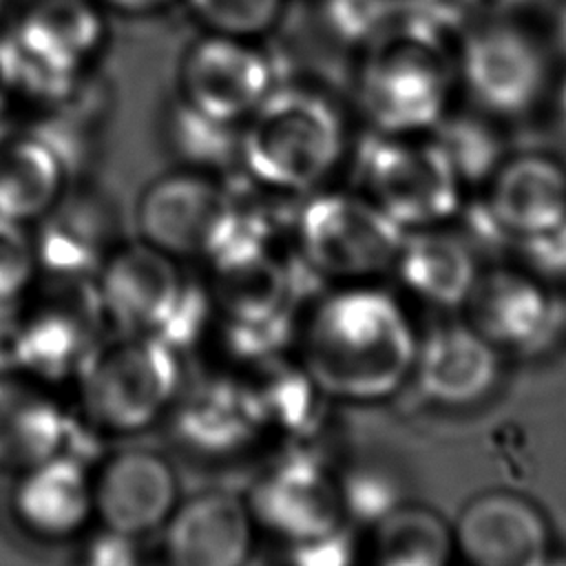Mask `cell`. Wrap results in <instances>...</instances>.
Listing matches in <instances>:
<instances>
[{"instance_id":"74e56055","label":"cell","mask_w":566,"mask_h":566,"mask_svg":"<svg viewBox=\"0 0 566 566\" xmlns=\"http://www.w3.org/2000/svg\"><path fill=\"white\" fill-rule=\"evenodd\" d=\"M559 40H562V46H564V51H566V18H564L562 24H559Z\"/></svg>"},{"instance_id":"e0dca14e","label":"cell","mask_w":566,"mask_h":566,"mask_svg":"<svg viewBox=\"0 0 566 566\" xmlns=\"http://www.w3.org/2000/svg\"><path fill=\"white\" fill-rule=\"evenodd\" d=\"M7 511L31 542L75 544L95 524L93 462L66 449L11 475Z\"/></svg>"},{"instance_id":"30bf717a","label":"cell","mask_w":566,"mask_h":566,"mask_svg":"<svg viewBox=\"0 0 566 566\" xmlns=\"http://www.w3.org/2000/svg\"><path fill=\"white\" fill-rule=\"evenodd\" d=\"M201 283L219 321L252 327L296 321L294 259L281 243L254 232L243 230L208 259Z\"/></svg>"},{"instance_id":"8992f818","label":"cell","mask_w":566,"mask_h":566,"mask_svg":"<svg viewBox=\"0 0 566 566\" xmlns=\"http://www.w3.org/2000/svg\"><path fill=\"white\" fill-rule=\"evenodd\" d=\"M135 223L157 250L203 265L243 232V206L230 179L170 168L139 192Z\"/></svg>"},{"instance_id":"836d02e7","label":"cell","mask_w":566,"mask_h":566,"mask_svg":"<svg viewBox=\"0 0 566 566\" xmlns=\"http://www.w3.org/2000/svg\"><path fill=\"white\" fill-rule=\"evenodd\" d=\"M80 555L77 559L93 566H124L139 562V539L119 535L99 524H93L77 542Z\"/></svg>"},{"instance_id":"cb8c5ba5","label":"cell","mask_w":566,"mask_h":566,"mask_svg":"<svg viewBox=\"0 0 566 566\" xmlns=\"http://www.w3.org/2000/svg\"><path fill=\"white\" fill-rule=\"evenodd\" d=\"M462 77L480 108L497 117H515L539 102L546 64L526 35L500 27L469 40L462 53Z\"/></svg>"},{"instance_id":"2e32d148","label":"cell","mask_w":566,"mask_h":566,"mask_svg":"<svg viewBox=\"0 0 566 566\" xmlns=\"http://www.w3.org/2000/svg\"><path fill=\"white\" fill-rule=\"evenodd\" d=\"M478 232L489 241H524L566 221V164L526 150L506 155L484 184L475 208Z\"/></svg>"},{"instance_id":"5bb4252c","label":"cell","mask_w":566,"mask_h":566,"mask_svg":"<svg viewBox=\"0 0 566 566\" xmlns=\"http://www.w3.org/2000/svg\"><path fill=\"white\" fill-rule=\"evenodd\" d=\"M181 500V482L168 455L148 447H122L93 464L95 524L144 542L159 535Z\"/></svg>"},{"instance_id":"ab89813d","label":"cell","mask_w":566,"mask_h":566,"mask_svg":"<svg viewBox=\"0 0 566 566\" xmlns=\"http://www.w3.org/2000/svg\"><path fill=\"white\" fill-rule=\"evenodd\" d=\"M7 4H9V0H0V18H2V13L7 11Z\"/></svg>"},{"instance_id":"6da1fadb","label":"cell","mask_w":566,"mask_h":566,"mask_svg":"<svg viewBox=\"0 0 566 566\" xmlns=\"http://www.w3.org/2000/svg\"><path fill=\"white\" fill-rule=\"evenodd\" d=\"M420 336L398 298L374 281L336 283L296 314L292 352L334 402L371 405L413 376Z\"/></svg>"},{"instance_id":"3957f363","label":"cell","mask_w":566,"mask_h":566,"mask_svg":"<svg viewBox=\"0 0 566 566\" xmlns=\"http://www.w3.org/2000/svg\"><path fill=\"white\" fill-rule=\"evenodd\" d=\"M181 354L153 334L104 336L71 387L75 424L95 438H135L161 424L184 382Z\"/></svg>"},{"instance_id":"d6986e66","label":"cell","mask_w":566,"mask_h":566,"mask_svg":"<svg viewBox=\"0 0 566 566\" xmlns=\"http://www.w3.org/2000/svg\"><path fill=\"white\" fill-rule=\"evenodd\" d=\"M447 99L444 69L420 49L374 57L360 80V102L378 133H431L447 115Z\"/></svg>"},{"instance_id":"83f0119b","label":"cell","mask_w":566,"mask_h":566,"mask_svg":"<svg viewBox=\"0 0 566 566\" xmlns=\"http://www.w3.org/2000/svg\"><path fill=\"white\" fill-rule=\"evenodd\" d=\"M239 128L199 113L177 95L161 111L157 135L172 168L230 179L239 172Z\"/></svg>"},{"instance_id":"484cf974","label":"cell","mask_w":566,"mask_h":566,"mask_svg":"<svg viewBox=\"0 0 566 566\" xmlns=\"http://www.w3.org/2000/svg\"><path fill=\"white\" fill-rule=\"evenodd\" d=\"M71 179L66 159L33 128L0 133V219L33 226Z\"/></svg>"},{"instance_id":"7c38bea8","label":"cell","mask_w":566,"mask_h":566,"mask_svg":"<svg viewBox=\"0 0 566 566\" xmlns=\"http://www.w3.org/2000/svg\"><path fill=\"white\" fill-rule=\"evenodd\" d=\"M111 332L164 336L190 279L186 265L144 239H124L93 276Z\"/></svg>"},{"instance_id":"52a82bcc","label":"cell","mask_w":566,"mask_h":566,"mask_svg":"<svg viewBox=\"0 0 566 566\" xmlns=\"http://www.w3.org/2000/svg\"><path fill=\"white\" fill-rule=\"evenodd\" d=\"M358 190L405 230L444 226L462 210L464 186L433 135L376 133L356 157Z\"/></svg>"},{"instance_id":"f546056e","label":"cell","mask_w":566,"mask_h":566,"mask_svg":"<svg viewBox=\"0 0 566 566\" xmlns=\"http://www.w3.org/2000/svg\"><path fill=\"white\" fill-rule=\"evenodd\" d=\"M431 135L447 153L464 188L471 184L484 186L506 157L495 133L486 124L473 122L471 117L451 119L444 115Z\"/></svg>"},{"instance_id":"4fadbf2b","label":"cell","mask_w":566,"mask_h":566,"mask_svg":"<svg viewBox=\"0 0 566 566\" xmlns=\"http://www.w3.org/2000/svg\"><path fill=\"white\" fill-rule=\"evenodd\" d=\"M40 274L93 279L124 241L113 192L88 177H73L57 201L29 226Z\"/></svg>"},{"instance_id":"ba28073f","label":"cell","mask_w":566,"mask_h":566,"mask_svg":"<svg viewBox=\"0 0 566 566\" xmlns=\"http://www.w3.org/2000/svg\"><path fill=\"white\" fill-rule=\"evenodd\" d=\"M259 537L285 553L316 544L347 528L340 478L305 444L281 447L243 491Z\"/></svg>"},{"instance_id":"7402d4cb","label":"cell","mask_w":566,"mask_h":566,"mask_svg":"<svg viewBox=\"0 0 566 566\" xmlns=\"http://www.w3.org/2000/svg\"><path fill=\"white\" fill-rule=\"evenodd\" d=\"M75 416L60 387L0 367V471L13 475L73 442Z\"/></svg>"},{"instance_id":"277c9868","label":"cell","mask_w":566,"mask_h":566,"mask_svg":"<svg viewBox=\"0 0 566 566\" xmlns=\"http://www.w3.org/2000/svg\"><path fill=\"white\" fill-rule=\"evenodd\" d=\"M0 321V367L60 389L73 382L108 329L95 281L86 276L40 274Z\"/></svg>"},{"instance_id":"d4e9b609","label":"cell","mask_w":566,"mask_h":566,"mask_svg":"<svg viewBox=\"0 0 566 566\" xmlns=\"http://www.w3.org/2000/svg\"><path fill=\"white\" fill-rule=\"evenodd\" d=\"M237 376L250 394L268 442L281 447L305 444L318 431L327 398L294 352L274 356Z\"/></svg>"},{"instance_id":"9a60e30c","label":"cell","mask_w":566,"mask_h":566,"mask_svg":"<svg viewBox=\"0 0 566 566\" xmlns=\"http://www.w3.org/2000/svg\"><path fill=\"white\" fill-rule=\"evenodd\" d=\"M179 97L199 113L241 126L276 86L265 53L248 38L206 31L179 64Z\"/></svg>"},{"instance_id":"ac0fdd59","label":"cell","mask_w":566,"mask_h":566,"mask_svg":"<svg viewBox=\"0 0 566 566\" xmlns=\"http://www.w3.org/2000/svg\"><path fill=\"white\" fill-rule=\"evenodd\" d=\"M259 531L243 493L201 489L181 495L159 531V548L175 566H241L256 551Z\"/></svg>"},{"instance_id":"e575fe53","label":"cell","mask_w":566,"mask_h":566,"mask_svg":"<svg viewBox=\"0 0 566 566\" xmlns=\"http://www.w3.org/2000/svg\"><path fill=\"white\" fill-rule=\"evenodd\" d=\"M526 270L544 281L566 279V221L537 237L515 243Z\"/></svg>"},{"instance_id":"f1b7e54d","label":"cell","mask_w":566,"mask_h":566,"mask_svg":"<svg viewBox=\"0 0 566 566\" xmlns=\"http://www.w3.org/2000/svg\"><path fill=\"white\" fill-rule=\"evenodd\" d=\"M371 557L380 566H442L455 553L453 528L420 504H396L371 533Z\"/></svg>"},{"instance_id":"603a6c76","label":"cell","mask_w":566,"mask_h":566,"mask_svg":"<svg viewBox=\"0 0 566 566\" xmlns=\"http://www.w3.org/2000/svg\"><path fill=\"white\" fill-rule=\"evenodd\" d=\"M500 354L471 323H444L420 338L411 378L438 407H473L493 394L502 371Z\"/></svg>"},{"instance_id":"44dd1931","label":"cell","mask_w":566,"mask_h":566,"mask_svg":"<svg viewBox=\"0 0 566 566\" xmlns=\"http://www.w3.org/2000/svg\"><path fill=\"white\" fill-rule=\"evenodd\" d=\"M453 544L475 566H539L548 557V526L531 500L495 489L464 504Z\"/></svg>"},{"instance_id":"f35d334b","label":"cell","mask_w":566,"mask_h":566,"mask_svg":"<svg viewBox=\"0 0 566 566\" xmlns=\"http://www.w3.org/2000/svg\"><path fill=\"white\" fill-rule=\"evenodd\" d=\"M559 108H562V115L566 117V86L562 88V95H559Z\"/></svg>"},{"instance_id":"8fae6325","label":"cell","mask_w":566,"mask_h":566,"mask_svg":"<svg viewBox=\"0 0 566 566\" xmlns=\"http://www.w3.org/2000/svg\"><path fill=\"white\" fill-rule=\"evenodd\" d=\"M161 424L177 451L203 464L241 460L268 442L243 380L217 367L184 376Z\"/></svg>"},{"instance_id":"8d00e7d4","label":"cell","mask_w":566,"mask_h":566,"mask_svg":"<svg viewBox=\"0 0 566 566\" xmlns=\"http://www.w3.org/2000/svg\"><path fill=\"white\" fill-rule=\"evenodd\" d=\"M104 7H111L119 13H128V15H142V13H150V11H159L166 4H170L172 0H97Z\"/></svg>"},{"instance_id":"5b68a950","label":"cell","mask_w":566,"mask_h":566,"mask_svg":"<svg viewBox=\"0 0 566 566\" xmlns=\"http://www.w3.org/2000/svg\"><path fill=\"white\" fill-rule=\"evenodd\" d=\"M407 232L360 190L318 188L298 199L290 239L294 261L336 285L394 270Z\"/></svg>"},{"instance_id":"9c48e42d","label":"cell","mask_w":566,"mask_h":566,"mask_svg":"<svg viewBox=\"0 0 566 566\" xmlns=\"http://www.w3.org/2000/svg\"><path fill=\"white\" fill-rule=\"evenodd\" d=\"M104 35L97 0H35L7 38L22 77V106L60 95L86 77Z\"/></svg>"},{"instance_id":"4316f807","label":"cell","mask_w":566,"mask_h":566,"mask_svg":"<svg viewBox=\"0 0 566 566\" xmlns=\"http://www.w3.org/2000/svg\"><path fill=\"white\" fill-rule=\"evenodd\" d=\"M394 272L407 292L442 310L467 305L480 281L471 245L440 226L409 230Z\"/></svg>"},{"instance_id":"7a4b0ae2","label":"cell","mask_w":566,"mask_h":566,"mask_svg":"<svg viewBox=\"0 0 566 566\" xmlns=\"http://www.w3.org/2000/svg\"><path fill=\"white\" fill-rule=\"evenodd\" d=\"M347 150L340 111L305 86L276 84L239 128L241 177L292 199L325 188Z\"/></svg>"},{"instance_id":"d6a6232c","label":"cell","mask_w":566,"mask_h":566,"mask_svg":"<svg viewBox=\"0 0 566 566\" xmlns=\"http://www.w3.org/2000/svg\"><path fill=\"white\" fill-rule=\"evenodd\" d=\"M338 478L347 517L374 524L398 504L389 480H385L378 471L358 469L347 475L338 473Z\"/></svg>"},{"instance_id":"60d3db41","label":"cell","mask_w":566,"mask_h":566,"mask_svg":"<svg viewBox=\"0 0 566 566\" xmlns=\"http://www.w3.org/2000/svg\"><path fill=\"white\" fill-rule=\"evenodd\" d=\"M562 307H564V321H566V298L562 301Z\"/></svg>"},{"instance_id":"1f68e13d","label":"cell","mask_w":566,"mask_h":566,"mask_svg":"<svg viewBox=\"0 0 566 566\" xmlns=\"http://www.w3.org/2000/svg\"><path fill=\"white\" fill-rule=\"evenodd\" d=\"M40 276L31 230L0 219V318L9 314Z\"/></svg>"},{"instance_id":"ffe728a7","label":"cell","mask_w":566,"mask_h":566,"mask_svg":"<svg viewBox=\"0 0 566 566\" xmlns=\"http://www.w3.org/2000/svg\"><path fill=\"white\" fill-rule=\"evenodd\" d=\"M467 305L473 307L471 325L509 354H539L566 325L562 301L548 281L531 270H495L480 276Z\"/></svg>"},{"instance_id":"4dcf8cb0","label":"cell","mask_w":566,"mask_h":566,"mask_svg":"<svg viewBox=\"0 0 566 566\" xmlns=\"http://www.w3.org/2000/svg\"><path fill=\"white\" fill-rule=\"evenodd\" d=\"M188 4L206 31L256 40L279 22L285 0H188Z\"/></svg>"},{"instance_id":"d590c367","label":"cell","mask_w":566,"mask_h":566,"mask_svg":"<svg viewBox=\"0 0 566 566\" xmlns=\"http://www.w3.org/2000/svg\"><path fill=\"white\" fill-rule=\"evenodd\" d=\"M22 77L18 69V60L9 40L0 38V133L7 130V124L22 108Z\"/></svg>"}]
</instances>
